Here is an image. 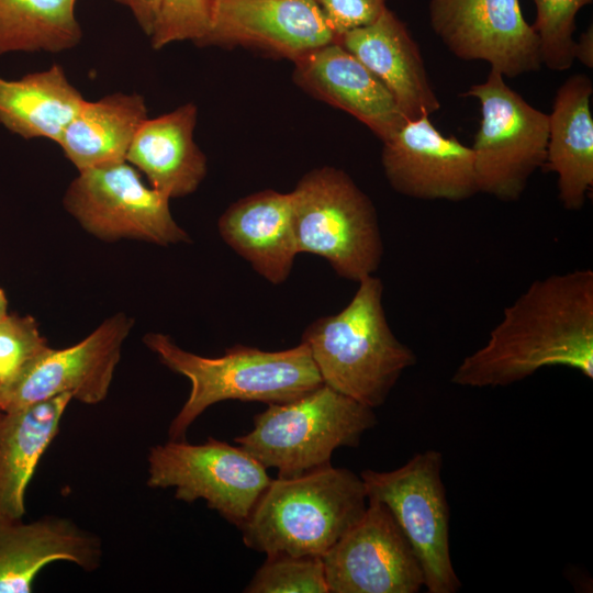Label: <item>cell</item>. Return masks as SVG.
<instances>
[{"mask_svg":"<svg viewBox=\"0 0 593 593\" xmlns=\"http://www.w3.org/2000/svg\"><path fill=\"white\" fill-rule=\"evenodd\" d=\"M336 42L388 88L406 121L440 109L419 47L391 10L369 25L343 33Z\"/></svg>","mask_w":593,"mask_h":593,"instance_id":"ac0fdd59","label":"cell"},{"mask_svg":"<svg viewBox=\"0 0 593 593\" xmlns=\"http://www.w3.org/2000/svg\"><path fill=\"white\" fill-rule=\"evenodd\" d=\"M358 283L350 302L340 312L312 322L301 342L323 384L374 410L417 357L390 328L381 279L371 275Z\"/></svg>","mask_w":593,"mask_h":593,"instance_id":"3957f363","label":"cell"},{"mask_svg":"<svg viewBox=\"0 0 593 593\" xmlns=\"http://www.w3.org/2000/svg\"><path fill=\"white\" fill-rule=\"evenodd\" d=\"M197 120L198 108L192 102L147 118L126 154L125 160L169 199L193 193L206 176V157L193 138Z\"/></svg>","mask_w":593,"mask_h":593,"instance_id":"ffe728a7","label":"cell"},{"mask_svg":"<svg viewBox=\"0 0 593 593\" xmlns=\"http://www.w3.org/2000/svg\"><path fill=\"white\" fill-rule=\"evenodd\" d=\"M293 64L298 87L353 115L382 142L406 121L388 88L336 41Z\"/></svg>","mask_w":593,"mask_h":593,"instance_id":"2e32d148","label":"cell"},{"mask_svg":"<svg viewBox=\"0 0 593 593\" xmlns=\"http://www.w3.org/2000/svg\"><path fill=\"white\" fill-rule=\"evenodd\" d=\"M533 1L536 19L532 27L539 41L541 64L551 70H568L575 60V16L592 0Z\"/></svg>","mask_w":593,"mask_h":593,"instance_id":"484cf974","label":"cell"},{"mask_svg":"<svg viewBox=\"0 0 593 593\" xmlns=\"http://www.w3.org/2000/svg\"><path fill=\"white\" fill-rule=\"evenodd\" d=\"M216 0H159L158 15L149 36L160 49L176 42L198 45L210 30Z\"/></svg>","mask_w":593,"mask_h":593,"instance_id":"83f0119b","label":"cell"},{"mask_svg":"<svg viewBox=\"0 0 593 593\" xmlns=\"http://www.w3.org/2000/svg\"><path fill=\"white\" fill-rule=\"evenodd\" d=\"M49 348L32 316L7 315L0 322V389Z\"/></svg>","mask_w":593,"mask_h":593,"instance_id":"f1b7e54d","label":"cell"},{"mask_svg":"<svg viewBox=\"0 0 593 593\" xmlns=\"http://www.w3.org/2000/svg\"><path fill=\"white\" fill-rule=\"evenodd\" d=\"M335 41L314 0H216L198 46H242L293 63Z\"/></svg>","mask_w":593,"mask_h":593,"instance_id":"9a60e30c","label":"cell"},{"mask_svg":"<svg viewBox=\"0 0 593 593\" xmlns=\"http://www.w3.org/2000/svg\"><path fill=\"white\" fill-rule=\"evenodd\" d=\"M78 172L63 202L91 235L108 242L132 238L161 246L191 242L172 217L170 199L145 184L126 160Z\"/></svg>","mask_w":593,"mask_h":593,"instance_id":"30bf717a","label":"cell"},{"mask_svg":"<svg viewBox=\"0 0 593 593\" xmlns=\"http://www.w3.org/2000/svg\"><path fill=\"white\" fill-rule=\"evenodd\" d=\"M130 10L142 31L149 37L158 15L159 0H114Z\"/></svg>","mask_w":593,"mask_h":593,"instance_id":"4dcf8cb0","label":"cell"},{"mask_svg":"<svg viewBox=\"0 0 593 593\" xmlns=\"http://www.w3.org/2000/svg\"><path fill=\"white\" fill-rule=\"evenodd\" d=\"M147 485L175 488V497L208 507L240 527L271 479L267 469L239 446L209 437L203 444L171 440L148 454Z\"/></svg>","mask_w":593,"mask_h":593,"instance_id":"9c48e42d","label":"cell"},{"mask_svg":"<svg viewBox=\"0 0 593 593\" xmlns=\"http://www.w3.org/2000/svg\"><path fill=\"white\" fill-rule=\"evenodd\" d=\"M246 593H328L321 557L267 556Z\"/></svg>","mask_w":593,"mask_h":593,"instance_id":"4316f807","label":"cell"},{"mask_svg":"<svg viewBox=\"0 0 593 593\" xmlns=\"http://www.w3.org/2000/svg\"><path fill=\"white\" fill-rule=\"evenodd\" d=\"M574 59L585 67H593V27L590 25L574 43Z\"/></svg>","mask_w":593,"mask_h":593,"instance_id":"1f68e13d","label":"cell"},{"mask_svg":"<svg viewBox=\"0 0 593 593\" xmlns=\"http://www.w3.org/2000/svg\"><path fill=\"white\" fill-rule=\"evenodd\" d=\"M99 536L72 521L44 516L32 522L0 516V593H29L36 575L47 564L70 562L85 571L99 568Z\"/></svg>","mask_w":593,"mask_h":593,"instance_id":"e0dca14e","label":"cell"},{"mask_svg":"<svg viewBox=\"0 0 593 593\" xmlns=\"http://www.w3.org/2000/svg\"><path fill=\"white\" fill-rule=\"evenodd\" d=\"M337 36L373 23L388 9L387 0H314Z\"/></svg>","mask_w":593,"mask_h":593,"instance_id":"f546056e","label":"cell"},{"mask_svg":"<svg viewBox=\"0 0 593 593\" xmlns=\"http://www.w3.org/2000/svg\"><path fill=\"white\" fill-rule=\"evenodd\" d=\"M593 379V271L575 269L533 281L507 307L485 344L468 355L450 381L506 387L545 367Z\"/></svg>","mask_w":593,"mask_h":593,"instance_id":"6da1fadb","label":"cell"},{"mask_svg":"<svg viewBox=\"0 0 593 593\" xmlns=\"http://www.w3.org/2000/svg\"><path fill=\"white\" fill-rule=\"evenodd\" d=\"M382 143L383 171L396 192L455 202L479 193L471 147L443 135L429 116L405 121Z\"/></svg>","mask_w":593,"mask_h":593,"instance_id":"5bb4252c","label":"cell"},{"mask_svg":"<svg viewBox=\"0 0 593 593\" xmlns=\"http://www.w3.org/2000/svg\"><path fill=\"white\" fill-rule=\"evenodd\" d=\"M144 344L164 366L191 383L188 399L170 422L171 440L186 439L193 422L217 402L286 403L323 384L311 353L302 342L277 351L235 345L215 358L187 351L161 333L146 334Z\"/></svg>","mask_w":593,"mask_h":593,"instance_id":"7a4b0ae2","label":"cell"},{"mask_svg":"<svg viewBox=\"0 0 593 593\" xmlns=\"http://www.w3.org/2000/svg\"><path fill=\"white\" fill-rule=\"evenodd\" d=\"M463 96L477 99L481 109L471 146L479 192L518 200L533 174L544 167L549 115L510 88L494 69Z\"/></svg>","mask_w":593,"mask_h":593,"instance_id":"52a82bcc","label":"cell"},{"mask_svg":"<svg viewBox=\"0 0 593 593\" xmlns=\"http://www.w3.org/2000/svg\"><path fill=\"white\" fill-rule=\"evenodd\" d=\"M77 0H0V54L59 53L76 47L82 30Z\"/></svg>","mask_w":593,"mask_h":593,"instance_id":"d4e9b609","label":"cell"},{"mask_svg":"<svg viewBox=\"0 0 593 593\" xmlns=\"http://www.w3.org/2000/svg\"><path fill=\"white\" fill-rule=\"evenodd\" d=\"M132 326V318L118 313L76 345L47 348L0 389V409H18L66 393L89 405L102 402Z\"/></svg>","mask_w":593,"mask_h":593,"instance_id":"8fae6325","label":"cell"},{"mask_svg":"<svg viewBox=\"0 0 593 593\" xmlns=\"http://www.w3.org/2000/svg\"><path fill=\"white\" fill-rule=\"evenodd\" d=\"M592 80L575 74L557 90L549 115L542 168L558 177V197L566 210H581L593 187Z\"/></svg>","mask_w":593,"mask_h":593,"instance_id":"44dd1931","label":"cell"},{"mask_svg":"<svg viewBox=\"0 0 593 593\" xmlns=\"http://www.w3.org/2000/svg\"><path fill=\"white\" fill-rule=\"evenodd\" d=\"M223 240L273 284L284 282L299 254L290 192L260 190L232 203L220 216Z\"/></svg>","mask_w":593,"mask_h":593,"instance_id":"d6986e66","label":"cell"},{"mask_svg":"<svg viewBox=\"0 0 593 593\" xmlns=\"http://www.w3.org/2000/svg\"><path fill=\"white\" fill-rule=\"evenodd\" d=\"M376 424L373 409L322 384L268 404L254 416L253 429L234 441L278 478H294L329 466L336 449L357 447Z\"/></svg>","mask_w":593,"mask_h":593,"instance_id":"5b68a950","label":"cell"},{"mask_svg":"<svg viewBox=\"0 0 593 593\" xmlns=\"http://www.w3.org/2000/svg\"><path fill=\"white\" fill-rule=\"evenodd\" d=\"M429 24L463 60H484L503 77L540 68L539 41L518 0H429Z\"/></svg>","mask_w":593,"mask_h":593,"instance_id":"7c38bea8","label":"cell"},{"mask_svg":"<svg viewBox=\"0 0 593 593\" xmlns=\"http://www.w3.org/2000/svg\"><path fill=\"white\" fill-rule=\"evenodd\" d=\"M290 194L299 254L326 259L339 277L355 282L377 271L383 256L377 211L349 175L315 168Z\"/></svg>","mask_w":593,"mask_h":593,"instance_id":"8992f818","label":"cell"},{"mask_svg":"<svg viewBox=\"0 0 593 593\" xmlns=\"http://www.w3.org/2000/svg\"><path fill=\"white\" fill-rule=\"evenodd\" d=\"M71 400L66 393L18 409H0V516H24L26 486L58 434Z\"/></svg>","mask_w":593,"mask_h":593,"instance_id":"7402d4cb","label":"cell"},{"mask_svg":"<svg viewBox=\"0 0 593 593\" xmlns=\"http://www.w3.org/2000/svg\"><path fill=\"white\" fill-rule=\"evenodd\" d=\"M8 315V300L4 291L0 288V322Z\"/></svg>","mask_w":593,"mask_h":593,"instance_id":"d6a6232c","label":"cell"},{"mask_svg":"<svg viewBox=\"0 0 593 593\" xmlns=\"http://www.w3.org/2000/svg\"><path fill=\"white\" fill-rule=\"evenodd\" d=\"M443 455L415 454L392 471L363 470L367 499L382 503L411 545L428 593H456L461 582L450 557V510L441 479Z\"/></svg>","mask_w":593,"mask_h":593,"instance_id":"ba28073f","label":"cell"},{"mask_svg":"<svg viewBox=\"0 0 593 593\" xmlns=\"http://www.w3.org/2000/svg\"><path fill=\"white\" fill-rule=\"evenodd\" d=\"M360 475L332 465L294 478H277L239 527L244 544L266 556L322 557L363 515Z\"/></svg>","mask_w":593,"mask_h":593,"instance_id":"277c9868","label":"cell"},{"mask_svg":"<svg viewBox=\"0 0 593 593\" xmlns=\"http://www.w3.org/2000/svg\"><path fill=\"white\" fill-rule=\"evenodd\" d=\"M148 109L143 96L114 92L83 103L58 146L78 171L124 161Z\"/></svg>","mask_w":593,"mask_h":593,"instance_id":"603a6c76","label":"cell"},{"mask_svg":"<svg viewBox=\"0 0 593 593\" xmlns=\"http://www.w3.org/2000/svg\"><path fill=\"white\" fill-rule=\"evenodd\" d=\"M321 558L328 593H417L424 586L406 537L387 506L373 500Z\"/></svg>","mask_w":593,"mask_h":593,"instance_id":"4fadbf2b","label":"cell"},{"mask_svg":"<svg viewBox=\"0 0 593 593\" xmlns=\"http://www.w3.org/2000/svg\"><path fill=\"white\" fill-rule=\"evenodd\" d=\"M85 102L57 64L18 80L0 77V123L26 139L46 138L58 144Z\"/></svg>","mask_w":593,"mask_h":593,"instance_id":"cb8c5ba5","label":"cell"}]
</instances>
